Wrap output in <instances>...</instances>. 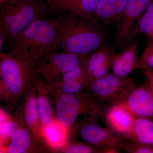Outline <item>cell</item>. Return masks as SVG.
<instances>
[{"label": "cell", "mask_w": 153, "mask_h": 153, "mask_svg": "<svg viewBox=\"0 0 153 153\" xmlns=\"http://www.w3.org/2000/svg\"><path fill=\"white\" fill-rule=\"evenodd\" d=\"M139 69H153V40L148 38L144 50L140 59Z\"/></svg>", "instance_id": "7402d4cb"}, {"label": "cell", "mask_w": 153, "mask_h": 153, "mask_svg": "<svg viewBox=\"0 0 153 153\" xmlns=\"http://www.w3.org/2000/svg\"><path fill=\"white\" fill-rule=\"evenodd\" d=\"M127 140L141 144L153 145V119L136 117L132 132Z\"/></svg>", "instance_id": "9a60e30c"}, {"label": "cell", "mask_w": 153, "mask_h": 153, "mask_svg": "<svg viewBox=\"0 0 153 153\" xmlns=\"http://www.w3.org/2000/svg\"><path fill=\"white\" fill-rule=\"evenodd\" d=\"M138 47V42H133L122 52L115 54L111 67L112 73L120 77H127L139 68Z\"/></svg>", "instance_id": "4fadbf2b"}, {"label": "cell", "mask_w": 153, "mask_h": 153, "mask_svg": "<svg viewBox=\"0 0 153 153\" xmlns=\"http://www.w3.org/2000/svg\"><path fill=\"white\" fill-rule=\"evenodd\" d=\"M0 7V29L7 42L33 22L45 19L50 10L45 0H9Z\"/></svg>", "instance_id": "3957f363"}, {"label": "cell", "mask_w": 153, "mask_h": 153, "mask_svg": "<svg viewBox=\"0 0 153 153\" xmlns=\"http://www.w3.org/2000/svg\"><path fill=\"white\" fill-rule=\"evenodd\" d=\"M121 102L136 117L153 119V92L148 81L136 85Z\"/></svg>", "instance_id": "9c48e42d"}, {"label": "cell", "mask_w": 153, "mask_h": 153, "mask_svg": "<svg viewBox=\"0 0 153 153\" xmlns=\"http://www.w3.org/2000/svg\"><path fill=\"white\" fill-rule=\"evenodd\" d=\"M153 29V1L141 16L137 20L131 31L128 43L131 44L138 35L149 36Z\"/></svg>", "instance_id": "ac0fdd59"}, {"label": "cell", "mask_w": 153, "mask_h": 153, "mask_svg": "<svg viewBox=\"0 0 153 153\" xmlns=\"http://www.w3.org/2000/svg\"><path fill=\"white\" fill-rule=\"evenodd\" d=\"M104 115L109 128L128 139L132 132L136 117L123 102L108 105Z\"/></svg>", "instance_id": "8fae6325"}, {"label": "cell", "mask_w": 153, "mask_h": 153, "mask_svg": "<svg viewBox=\"0 0 153 153\" xmlns=\"http://www.w3.org/2000/svg\"><path fill=\"white\" fill-rule=\"evenodd\" d=\"M45 52L36 60L38 75L49 82H57L65 73L83 65L85 56L58 51Z\"/></svg>", "instance_id": "8992f818"}, {"label": "cell", "mask_w": 153, "mask_h": 153, "mask_svg": "<svg viewBox=\"0 0 153 153\" xmlns=\"http://www.w3.org/2000/svg\"><path fill=\"white\" fill-rule=\"evenodd\" d=\"M66 153H103L100 149L87 143H74L65 149Z\"/></svg>", "instance_id": "603a6c76"}, {"label": "cell", "mask_w": 153, "mask_h": 153, "mask_svg": "<svg viewBox=\"0 0 153 153\" xmlns=\"http://www.w3.org/2000/svg\"><path fill=\"white\" fill-rule=\"evenodd\" d=\"M148 38H150L151 39H153V29L152 30V32L150 33V34H149V36H148Z\"/></svg>", "instance_id": "4dcf8cb0"}, {"label": "cell", "mask_w": 153, "mask_h": 153, "mask_svg": "<svg viewBox=\"0 0 153 153\" xmlns=\"http://www.w3.org/2000/svg\"><path fill=\"white\" fill-rule=\"evenodd\" d=\"M115 53L114 47L106 45L85 56L84 66L91 81L110 73Z\"/></svg>", "instance_id": "7c38bea8"}, {"label": "cell", "mask_w": 153, "mask_h": 153, "mask_svg": "<svg viewBox=\"0 0 153 153\" xmlns=\"http://www.w3.org/2000/svg\"><path fill=\"white\" fill-rule=\"evenodd\" d=\"M45 1H46V0H45Z\"/></svg>", "instance_id": "836d02e7"}, {"label": "cell", "mask_w": 153, "mask_h": 153, "mask_svg": "<svg viewBox=\"0 0 153 153\" xmlns=\"http://www.w3.org/2000/svg\"><path fill=\"white\" fill-rule=\"evenodd\" d=\"M60 17L36 20L8 41V51L27 54L37 60L45 52L58 49L57 41Z\"/></svg>", "instance_id": "7a4b0ae2"}, {"label": "cell", "mask_w": 153, "mask_h": 153, "mask_svg": "<svg viewBox=\"0 0 153 153\" xmlns=\"http://www.w3.org/2000/svg\"><path fill=\"white\" fill-rule=\"evenodd\" d=\"M71 0H46L49 10L55 14L66 12V6Z\"/></svg>", "instance_id": "4316f807"}, {"label": "cell", "mask_w": 153, "mask_h": 153, "mask_svg": "<svg viewBox=\"0 0 153 153\" xmlns=\"http://www.w3.org/2000/svg\"><path fill=\"white\" fill-rule=\"evenodd\" d=\"M6 41H8L7 37L4 31L0 29V54L3 52V47Z\"/></svg>", "instance_id": "83f0119b"}, {"label": "cell", "mask_w": 153, "mask_h": 153, "mask_svg": "<svg viewBox=\"0 0 153 153\" xmlns=\"http://www.w3.org/2000/svg\"><path fill=\"white\" fill-rule=\"evenodd\" d=\"M101 0H71L66 12L99 23L96 19V11Z\"/></svg>", "instance_id": "2e32d148"}, {"label": "cell", "mask_w": 153, "mask_h": 153, "mask_svg": "<svg viewBox=\"0 0 153 153\" xmlns=\"http://www.w3.org/2000/svg\"><path fill=\"white\" fill-rule=\"evenodd\" d=\"M24 117L26 124L33 129L37 127L39 122L41 123L36 94H30L26 100Z\"/></svg>", "instance_id": "ffe728a7"}, {"label": "cell", "mask_w": 153, "mask_h": 153, "mask_svg": "<svg viewBox=\"0 0 153 153\" xmlns=\"http://www.w3.org/2000/svg\"><path fill=\"white\" fill-rule=\"evenodd\" d=\"M143 73L148 82L153 85V69L143 71Z\"/></svg>", "instance_id": "f1b7e54d"}, {"label": "cell", "mask_w": 153, "mask_h": 153, "mask_svg": "<svg viewBox=\"0 0 153 153\" xmlns=\"http://www.w3.org/2000/svg\"><path fill=\"white\" fill-rule=\"evenodd\" d=\"M93 97L82 93L76 94L63 93L56 102V111L58 121L64 126L69 128L74 125L81 114H88L97 120L104 115L105 105L94 100Z\"/></svg>", "instance_id": "5b68a950"}, {"label": "cell", "mask_w": 153, "mask_h": 153, "mask_svg": "<svg viewBox=\"0 0 153 153\" xmlns=\"http://www.w3.org/2000/svg\"><path fill=\"white\" fill-rule=\"evenodd\" d=\"M41 124L43 127L51 123L54 117V109L48 97L44 94L36 96Z\"/></svg>", "instance_id": "44dd1931"}, {"label": "cell", "mask_w": 153, "mask_h": 153, "mask_svg": "<svg viewBox=\"0 0 153 153\" xmlns=\"http://www.w3.org/2000/svg\"><path fill=\"white\" fill-rule=\"evenodd\" d=\"M128 0H101L96 11L98 22L105 25H116L120 19Z\"/></svg>", "instance_id": "5bb4252c"}, {"label": "cell", "mask_w": 153, "mask_h": 153, "mask_svg": "<svg viewBox=\"0 0 153 153\" xmlns=\"http://www.w3.org/2000/svg\"><path fill=\"white\" fill-rule=\"evenodd\" d=\"M18 124L15 121L13 120H7L0 125V135L2 141L10 140L17 129Z\"/></svg>", "instance_id": "484cf974"}, {"label": "cell", "mask_w": 153, "mask_h": 153, "mask_svg": "<svg viewBox=\"0 0 153 153\" xmlns=\"http://www.w3.org/2000/svg\"><path fill=\"white\" fill-rule=\"evenodd\" d=\"M78 135L83 141L100 149L103 153H119L126 139L108 128L99 125L97 121L83 122L78 127Z\"/></svg>", "instance_id": "ba28073f"}, {"label": "cell", "mask_w": 153, "mask_h": 153, "mask_svg": "<svg viewBox=\"0 0 153 153\" xmlns=\"http://www.w3.org/2000/svg\"><path fill=\"white\" fill-rule=\"evenodd\" d=\"M2 84L12 96L22 93L25 86L30 85L38 76L36 60L24 53L8 51L0 54Z\"/></svg>", "instance_id": "277c9868"}, {"label": "cell", "mask_w": 153, "mask_h": 153, "mask_svg": "<svg viewBox=\"0 0 153 153\" xmlns=\"http://www.w3.org/2000/svg\"><path fill=\"white\" fill-rule=\"evenodd\" d=\"M53 121L44 127L43 133L49 144L55 147H59L63 146L66 141V128L60 122H56Z\"/></svg>", "instance_id": "d6986e66"}, {"label": "cell", "mask_w": 153, "mask_h": 153, "mask_svg": "<svg viewBox=\"0 0 153 153\" xmlns=\"http://www.w3.org/2000/svg\"><path fill=\"white\" fill-rule=\"evenodd\" d=\"M122 149L127 153H153V145L141 144L126 140Z\"/></svg>", "instance_id": "cb8c5ba5"}, {"label": "cell", "mask_w": 153, "mask_h": 153, "mask_svg": "<svg viewBox=\"0 0 153 153\" xmlns=\"http://www.w3.org/2000/svg\"><path fill=\"white\" fill-rule=\"evenodd\" d=\"M136 85V81L133 77H122L109 73L92 80L87 87L96 100L109 105L122 101Z\"/></svg>", "instance_id": "52a82bcc"}, {"label": "cell", "mask_w": 153, "mask_h": 153, "mask_svg": "<svg viewBox=\"0 0 153 153\" xmlns=\"http://www.w3.org/2000/svg\"><path fill=\"white\" fill-rule=\"evenodd\" d=\"M149 83H150V82H149ZM150 84L151 88H152V90L153 92V85H152V84H151V83H150Z\"/></svg>", "instance_id": "d6a6232c"}, {"label": "cell", "mask_w": 153, "mask_h": 153, "mask_svg": "<svg viewBox=\"0 0 153 153\" xmlns=\"http://www.w3.org/2000/svg\"><path fill=\"white\" fill-rule=\"evenodd\" d=\"M153 0H128L123 13L116 24L115 38L117 44H127L132 28Z\"/></svg>", "instance_id": "30bf717a"}, {"label": "cell", "mask_w": 153, "mask_h": 153, "mask_svg": "<svg viewBox=\"0 0 153 153\" xmlns=\"http://www.w3.org/2000/svg\"><path fill=\"white\" fill-rule=\"evenodd\" d=\"M106 42L99 23L68 13L60 16L57 44L60 51L85 56Z\"/></svg>", "instance_id": "6da1fadb"}, {"label": "cell", "mask_w": 153, "mask_h": 153, "mask_svg": "<svg viewBox=\"0 0 153 153\" xmlns=\"http://www.w3.org/2000/svg\"><path fill=\"white\" fill-rule=\"evenodd\" d=\"M62 91L63 93L76 94L82 93L84 87H87L88 83L82 80H73L61 82Z\"/></svg>", "instance_id": "d4e9b609"}, {"label": "cell", "mask_w": 153, "mask_h": 153, "mask_svg": "<svg viewBox=\"0 0 153 153\" xmlns=\"http://www.w3.org/2000/svg\"><path fill=\"white\" fill-rule=\"evenodd\" d=\"M32 144L30 131L25 128H18L10 140L7 152L9 153H27Z\"/></svg>", "instance_id": "e0dca14e"}, {"label": "cell", "mask_w": 153, "mask_h": 153, "mask_svg": "<svg viewBox=\"0 0 153 153\" xmlns=\"http://www.w3.org/2000/svg\"><path fill=\"white\" fill-rule=\"evenodd\" d=\"M9 0H0V6H1L4 3L6 2Z\"/></svg>", "instance_id": "1f68e13d"}, {"label": "cell", "mask_w": 153, "mask_h": 153, "mask_svg": "<svg viewBox=\"0 0 153 153\" xmlns=\"http://www.w3.org/2000/svg\"><path fill=\"white\" fill-rule=\"evenodd\" d=\"M0 123H2L8 119L9 117L6 114L5 112L3 109H1V114H0Z\"/></svg>", "instance_id": "f546056e"}]
</instances>
